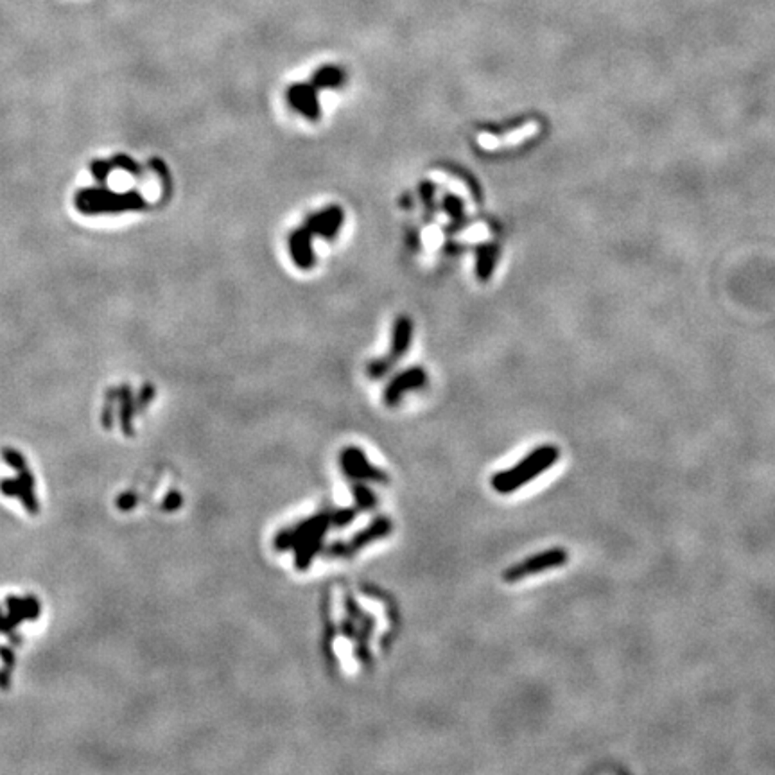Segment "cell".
<instances>
[{
	"instance_id": "obj_2",
	"label": "cell",
	"mask_w": 775,
	"mask_h": 775,
	"mask_svg": "<svg viewBox=\"0 0 775 775\" xmlns=\"http://www.w3.org/2000/svg\"><path fill=\"white\" fill-rule=\"evenodd\" d=\"M569 553L564 548H551V550L540 551V553L533 555V557L524 558L519 564L511 565L503 573V580L508 584H515V581H521L524 578L535 576L538 573H544V571H550V569L562 567V565L567 564Z\"/></svg>"
},
{
	"instance_id": "obj_12",
	"label": "cell",
	"mask_w": 775,
	"mask_h": 775,
	"mask_svg": "<svg viewBox=\"0 0 775 775\" xmlns=\"http://www.w3.org/2000/svg\"><path fill=\"white\" fill-rule=\"evenodd\" d=\"M341 81H343V74H341L338 69H334V66L321 69V71L314 76V85L325 86V88L341 85Z\"/></svg>"
},
{
	"instance_id": "obj_11",
	"label": "cell",
	"mask_w": 775,
	"mask_h": 775,
	"mask_svg": "<svg viewBox=\"0 0 775 775\" xmlns=\"http://www.w3.org/2000/svg\"><path fill=\"white\" fill-rule=\"evenodd\" d=\"M409 338H411V324H409L408 318H401L397 324V327H395V334H394V350H391V355H390V361H388V368L391 367V362L397 361V355L404 354L406 348H408L409 345Z\"/></svg>"
},
{
	"instance_id": "obj_1",
	"label": "cell",
	"mask_w": 775,
	"mask_h": 775,
	"mask_svg": "<svg viewBox=\"0 0 775 775\" xmlns=\"http://www.w3.org/2000/svg\"><path fill=\"white\" fill-rule=\"evenodd\" d=\"M560 458V449L553 444H545L537 447L535 451H531L530 454H526L522 458L521 463H517L515 467L508 468V471L497 472V474L492 478V488H494L497 494H511V492H517L519 488L524 487L530 481L537 480L542 472L550 471L555 463Z\"/></svg>"
},
{
	"instance_id": "obj_5",
	"label": "cell",
	"mask_w": 775,
	"mask_h": 775,
	"mask_svg": "<svg viewBox=\"0 0 775 775\" xmlns=\"http://www.w3.org/2000/svg\"><path fill=\"white\" fill-rule=\"evenodd\" d=\"M339 463H341V468L347 472V475L355 478V480L377 481V483H388L390 481L384 471L368 463L367 454L357 447L343 449L341 456H339Z\"/></svg>"
},
{
	"instance_id": "obj_6",
	"label": "cell",
	"mask_w": 775,
	"mask_h": 775,
	"mask_svg": "<svg viewBox=\"0 0 775 775\" xmlns=\"http://www.w3.org/2000/svg\"><path fill=\"white\" fill-rule=\"evenodd\" d=\"M425 384V374L422 368H411V370L404 372L398 377H395L391 381V384L386 388L384 401L388 406H397L398 401L402 398V395L408 394L409 390H415V388H422Z\"/></svg>"
},
{
	"instance_id": "obj_8",
	"label": "cell",
	"mask_w": 775,
	"mask_h": 775,
	"mask_svg": "<svg viewBox=\"0 0 775 775\" xmlns=\"http://www.w3.org/2000/svg\"><path fill=\"white\" fill-rule=\"evenodd\" d=\"M341 223H343V212L338 207H332L309 219V230L324 235V237H334Z\"/></svg>"
},
{
	"instance_id": "obj_9",
	"label": "cell",
	"mask_w": 775,
	"mask_h": 775,
	"mask_svg": "<svg viewBox=\"0 0 775 775\" xmlns=\"http://www.w3.org/2000/svg\"><path fill=\"white\" fill-rule=\"evenodd\" d=\"M325 533H327V530L316 531V533L311 535L307 540L302 542L298 548H295V550H296L295 565H296V569H298V571H305V569H309L312 558H314L316 555H318L321 550H324Z\"/></svg>"
},
{
	"instance_id": "obj_3",
	"label": "cell",
	"mask_w": 775,
	"mask_h": 775,
	"mask_svg": "<svg viewBox=\"0 0 775 775\" xmlns=\"http://www.w3.org/2000/svg\"><path fill=\"white\" fill-rule=\"evenodd\" d=\"M390 533H391L390 519L379 517L375 519L372 524H368L365 530H361L357 535H354L348 542H336V544H332L331 548L325 550V555L334 558L352 557V555H355L357 551H361L362 548H367L368 544H372V542L375 540H381V538L388 537Z\"/></svg>"
},
{
	"instance_id": "obj_14",
	"label": "cell",
	"mask_w": 775,
	"mask_h": 775,
	"mask_svg": "<svg viewBox=\"0 0 775 775\" xmlns=\"http://www.w3.org/2000/svg\"><path fill=\"white\" fill-rule=\"evenodd\" d=\"M355 519V510L352 508H345V510H336L331 514V524L332 526L343 528L347 524H350Z\"/></svg>"
},
{
	"instance_id": "obj_4",
	"label": "cell",
	"mask_w": 775,
	"mask_h": 775,
	"mask_svg": "<svg viewBox=\"0 0 775 775\" xmlns=\"http://www.w3.org/2000/svg\"><path fill=\"white\" fill-rule=\"evenodd\" d=\"M331 526V514H320L314 515V517L307 519V521H302L298 524H295L292 528L288 530H282L280 533L275 537V548L278 551H288L291 548H298L304 540H307L311 535H314L316 531L327 530Z\"/></svg>"
},
{
	"instance_id": "obj_7",
	"label": "cell",
	"mask_w": 775,
	"mask_h": 775,
	"mask_svg": "<svg viewBox=\"0 0 775 775\" xmlns=\"http://www.w3.org/2000/svg\"><path fill=\"white\" fill-rule=\"evenodd\" d=\"M289 102L292 108L304 113L309 119H318L320 115V106H318V97H316L314 86L309 85H295L288 92Z\"/></svg>"
},
{
	"instance_id": "obj_10",
	"label": "cell",
	"mask_w": 775,
	"mask_h": 775,
	"mask_svg": "<svg viewBox=\"0 0 775 775\" xmlns=\"http://www.w3.org/2000/svg\"><path fill=\"white\" fill-rule=\"evenodd\" d=\"M291 254L295 257L296 264L302 266V268H309L312 266L314 259H312V248H311V239L305 230L296 232L291 235Z\"/></svg>"
},
{
	"instance_id": "obj_13",
	"label": "cell",
	"mask_w": 775,
	"mask_h": 775,
	"mask_svg": "<svg viewBox=\"0 0 775 775\" xmlns=\"http://www.w3.org/2000/svg\"><path fill=\"white\" fill-rule=\"evenodd\" d=\"M352 492H354L355 503H357L359 510H370V508L375 507L374 492L368 490L362 483H355L354 488H352Z\"/></svg>"
}]
</instances>
